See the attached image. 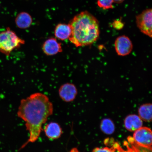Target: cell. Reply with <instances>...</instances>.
<instances>
[{"instance_id": "obj_12", "label": "cell", "mask_w": 152, "mask_h": 152, "mask_svg": "<svg viewBox=\"0 0 152 152\" xmlns=\"http://www.w3.org/2000/svg\"><path fill=\"white\" fill-rule=\"evenodd\" d=\"M33 19L30 15L26 12H22L17 16L15 22L18 27L20 28H29L31 25Z\"/></svg>"}, {"instance_id": "obj_16", "label": "cell", "mask_w": 152, "mask_h": 152, "mask_svg": "<svg viewBox=\"0 0 152 152\" xmlns=\"http://www.w3.org/2000/svg\"><path fill=\"white\" fill-rule=\"evenodd\" d=\"M113 0H98L97 4L100 8L104 10L113 9Z\"/></svg>"}, {"instance_id": "obj_8", "label": "cell", "mask_w": 152, "mask_h": 152, "mask_svg": "<svg viewBox=\"0 0 152 152\" xmlns=\"http://www.w3.org/2000/svg\"><path fill=\"white\" fill-rule=\"evenodd\" d=\"M42 49L43 53L49 56H55L62 52L61 43L54 38H50L45 41Z\"/></svg>"}, {"instance_id": "obj_15", "label": "cell", "mask_w": 152, "mask_h": 152, "mask_svg": "<svg viewBox=\"0 0 152 152\" xmlns=\"http://www.w3.org/2000/svg\"><path fill=\"white\" fill-rule=\"evenodd\" d=\"M128 140L132 145V148L134 152H152V147H144L139 145L134 141L133 138L131 137L128 138Z\"/></svg>"}, {"instance_id": "obj_18", "label": "cell", "mask_w": 152, "mask_h": 152, "mask_svg": "<svg viewBox=\"0 0 152 152\" xmlns=\"http://www.w3.org/2000/svg\"><path fill=\"white\" fill-rule=\"evenodd\" d=\"M127 148H128V150H127V151H125L121 148L120 146H119L118 143H117V142H115L114 144L113 147L115 148V149H117L118 152H134L132 148L129 147L128 145H127Z\"/></svg>"}, {"instance_id": "obj_10", "label": "cell", "mask_w": 152, "mask_h": 152, "mask_svg": "<svg viewBox=\"0 0 152 152\" xmlns=\"http://www.w3.org/2000/svg\"><path fill=\"white\" fill-rule=\"evenodd\" d=\"M44 132L47 137L52 140L59 138L62 133L60 125L55 122H51L47 124L45 127Z\"/></svg>"}, {"instance_id": "obj_9", "label": "cell", "mask_w": 152, "mask_h": 152, "mask_svg": "<svg viewBox=\"0 0 152 152\" xmlns=\"http://www.w3.org/2000/svg\"><path fill=\"white\" fill-rule=\"evenodd\" d=\"M124 125L127 130L131 132H135L142 127V121L139 116L133 114L125 118Z\"/></svg>"}, {"instance_id": "obj_1", "label": "cell", "mask_w": 152, "mask_h": 152, "mask_svg": "<svg viewBox=\"0 0 152 152\" xmlns=\"http://www.w3.org/2000/svg\"><path fill=\"white\" fill-rule=\"evenodd\" d=\"M53 106L46 95L36 93L20 101L18 112L19 117L26 122L29 133V138L22 148L29 142L37 141L40 135L42 125L53 113Z\"/></svg>"}, {"instance_id": "obj_6", "label": "cell", "mask_w": 152, "mask_h": 152, "mask_svg": "<svg viewBox=\"0 0 152 152\" xmlns=\"http://www.w3.org/2000/svg\"><path fill=\"white\" fill-rule=\"evenodd\" d=\"M133 139L139 145L146 147L152 145V130L148 127H141L135 132Z\"/></svg>"}, {"instance_id": "obj_7", "label": "cell", "mask_w": 152, "mask_h": 152, "mask_svg": "<svg viewBox=\"0 0 152 152\" xmlns=\"http://www.w3.org/2000/svg\"><path fill=\"white\" fill-rule=\"evenodd\" d=\"M58 94L60 98L64 101L71 102L75 99L77 94V90L73 83H66L61 86Z\"/></svg>"}, {"instance_id": "obj_13", "label": "cell", "mask_w": 152, "mask_h": 152, "mask_svg": "<svg viewBox=\"0 0 152 152\" xmlns=\"http://www.w3.org/2000/svg\"><path fill=\"white\" fill-rule=\"evenodd\" d=\"M139 116L146 122L152 121V104L147 103L140 106L138 110Z\"/></svg>"}, {"instance_id": "obj_3", "label": "cell", "mask_w": 152, "mask_h": 152, "mask_svg": "<svg viewBox=\"0 0 152 152\" xmlns=\"http://www.w3.org/2000/svg\"><path fill=\"white\" fill-rule=\"evenodd\" d=\"M24 40L19 37L9 28L0 33V53L9 56L13 51L24 44Z\"/></svg>"}, {"instance_id": "obj_2", "label": "cell", "mask_w": 152, "mask_h": 152, "mask_svg": "<svg viewBox=\"0 0 152 152\" xmlns=\"http://www.w3.org/2000/svg\"><path fill=\"white\" fill-rule=\"evenodd\" d=\"M69 24L71 30L69 39L76 47L92 45L99 38V22L88 11H83L76 15Z\"/></svg>"}, {"instance_id": "obj_4", "label": "cell", "mask_w": 152, "mask_h": 152, "mask_svg": "<svg viewBox=\"0 0 152 152\" xmlns=\"http://www.w3.org/2000/svg\"><path fill=\"white\" fill-rule=\"evenodd\" d=\"M136 19L140 31L152 38V8L144 10L136 16Z\"/></svg>"}, {"instance_id": "obj_5", "label": "cell", "mask_w": 152, "mask_h": 152, "mask_svg": "<svg viewBox=\"0 0 152 152\" xmlns=\"http://www.w3.org/2000/svg\"><path fill=\"white\" fill-rule=\"evenodd\" d=\"M133 48L132 41L126 36H120L115 39V48L116 52L119 56H128L132 52Z\"/></svg>"}, {"instance_id": "obj_19", "label": "cell", "mask_w": 152, "mask_h": 152, "mask_svg": "<svg viewBox=\"0 0 152 152\" xmlns=\"http://www.w3.org/2000/svg\"><path fill=\"white\" fill-rule=\"evenodd\" d=\"M124 24L121 21L116 20L113 23V27L117 30L121 29L124 26Z\"/></svg>"}, {"instance_id": "obj_17", "label": "cell", "mask_w": 152, "mask_h": 152, "mask_svg": "<svg viewBox=\"0 0 152 152\" xmlns=\"http://www.w3.org/2000/svg\"><path fill=\"white\" fill-rule=\"evenodd\" d=\"M115 148L114 147L96 148L93 150L92 152H115Z\"/></svg>"}, {"instance_id": "obj_20", "label": "cell", "mask_w": 152, "mask_h": 152, "mask_svg": "<svg viewBox=\"0 0 152 152\" xmlns=\"http://www.w3.org/2000/svg\"><path fill=\"white\" fill-rule=\"evenodd\" d=\"M125 0H113V3L116 4H121Z\"/></svg>"}, {"instance_id": "obj_11", "label": "cell", "mask_w": 152, "mask_h": 152, "mask_svg": "<svg viewBox=\"0 0 152 152\" xmlns=\"http://www.w3.org/2000/svg\"><path fill=\"white\" fill-rule=\"evenodd\" d=\"M71 33V28L69 24H59L57 25L55 28V36L57 39L62 41L69 39Z\"/></svg>"}, {"instance_id": "obj_14", "label": "cell", "mask_w": 152, "mask_h": 152, "mask_svg": "<svg viewBox=\"0 0 152 152\" xmlns=\"http://www.w3.org/2000/svg\"><path fill=\"white\" fill-rule=\"evenodd\" d=\"M100 128L102 132L108 135L113 134L115 130V125L113 121L109 118L102 120L100 123Z\"/></svg>"}]
</instances>
